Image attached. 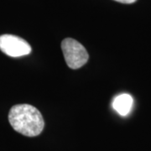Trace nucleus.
<instances>
[{"mask_svg": "<svg viewBox=\"0 0 151 151\" xmlns=\"http://www.w3.org/2000/svg\"><path fill=\"white\" fill-rule=\"evenodd\" d=\"M114 1H117V2H119V3H122V4H129L135 3L137 0H114Z\"/></svg>", "mask_w": 151, "mask_h": 151, "instance_id": "39448f33", "label": "nucleus"}, {"mask_svg": "<svg viewBox=\"0 0 151 151\" xmlns=\"http://www.w3.org/2000/svg\"><path fill=\"white\" fill-rule=\"evenodd\" d=\"M0 50L10 57L27 55L32 50L30 45L25 40L13 35H3L0 36Z\"/></svg>", "mask_w": 151, "mask_h": 151, "instance_id": "7ed1b4c3", "label": "nucleus"}, {"mask_svg": "<svg viewBox=\"0 0 151 151\" xmlns=\"http://www.w3.org/2000/svg\"><path fill=\"white\" fill-rule=\"evenodd\" d=\"M9 121L16 132L27 137L40 134L45 127L40 112L29 104H18L12 107L9 113Z\"/></svg>", "mask_w": 151, "mask_h": 151, "instance_id": "f257e3e1", "label": "nucleus"}, {"mask_svg": "<svg viewBox=\"0 0 151 151\" xmlns=\"http://www.w3.org/2000/svg\"><path fill=\"white\" fill-rule=\"evenodd\" d=\"M61 50L67 65L71 69H79L86 64L89 55L86 48L80 42L66 38L61 42Z\"/></svg>", "mask_w": 151, "mask_h": 151, "instance_id": "f03ea898", "label": "nucleus"}, {"mask_svg": "<svg viewBox=\"0 0 151 151\" xmlns=\"http://www.w3.org/2000/svg\"><path fill=\"white\" fill-rule=\"evenodd\" d=\"M134 99L129 94L124 93L115 97L113 101V109L121 116H127L130 113Z\"/></svg>", "mask_w": 151, "mask_h": 151, "instance_id": "20e7f679", "label": "nucleus"}]
</instances>
